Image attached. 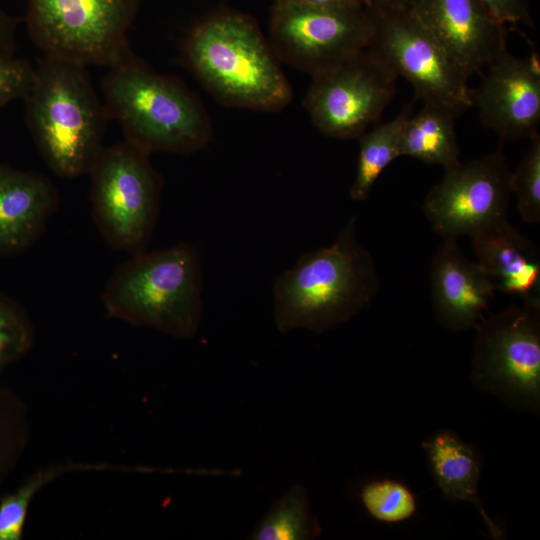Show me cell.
Segmentation results:
<instances>
[{
    "label": "cell",
    "mask_w": 540,
    "mask_h": 540,
    "mask_svg": "<svg viewBox=\"0 0 540 540\" xmlns=\"http://www.w3.org/2000/svg\"><path fill=\"white\" fill-rule=\"evenodd\" d=\"M183 54L202 86L228 107L276 112L291 102L281 61L247 14L220 10L207 15L188 32Z\"/></svg>",
    "instance_id": "obj_1"
},
{
    "label": "cell",
    "mask_w": 540,
    "mask_h": 540,
    "mask_svg": "<svg viewBox=\"0 0 540 540\" xmlns=\"http://www.w3.org/2000/svg\"><path fill=\"white\" fill-rule=\"evenodd\" d=\"M379 292L370 252L356 238L352 216L328 246L302 254L273 284V318L278 331L317 334L350 320Z\"/></svg>",
    "instance_id": "obj_2"
},
{
    "label": "cell",
    "mask_w": 540,
    "mask_h": 540,
    "mask_svg": "<svg viewBox=\"0 0 540 540\" xmlns=\"http://www.w3.org/2000/svg\"><path fill=\"white\" fill-rule=\"evenodd\" d=\"M108 68L103 103L125 140L150 154H189L207 144L211 124L206 110L179 79L154 71L130 47Z\"/></svg>",
    "instance_id": "obj_3"
},
{
    "label": "cell",
    "mask_w": 540,
    "mask_h": 540,
    "mask_svg": "<svg viewBox=\"0 0 540 540\" xmlns=\"http://www.w3.org/2000/svg\"><path fill=\"white\" fill-rule=\"evenodd\" d=\"M23 100L27 126L49 169L62 178L88 174L104 147L108 116L87 66L44 56Z\"/></svg>",
    "instance_id": "obj_4"
},
{
    "label": "cell",
    "mask_w": 540,
    "mask_h": 540,
    "mask_svg": "<svg viewBox=\"0 0 540 540\" xmlns=\"http://www.w3.org/2000/svg\"><path fill=\"white\" fill-rule=\"evenodd\" d=\"M202 289L200 256L179 243L131 255L114 270L101 300L115 318L186 339L202 321Z\"/></svg>",
    "instance_id": "obj_5"
},
{
    "label": "cell",
    "mask_w": 540,
    "mask_h": 540,
    "mask_svg": "<svg viewBox=\"0 0 540 540\" xmlns=\"http://www.w3.org/2000/svg\"><path fill=\"white\" fill-rule=\"evenodd\" d=\"M150 153L124 140L104 146L89 171L93 220L108 246L146 251L159 216L163 179Z\"/></svg>",
    "instance_id": "obj_6"
},
{
    "label": "cell",
    "mask_w": 540,
    "mask_h": 540,
    "mask_svg": "<svg viewBox=\"0 0 540 540\" xmlns=\"http://www.w3.org/2000/svg\"><path fill=\"white\" fill-rule=\"evenodd\" d=\"M470 380L518 411H540V303L513 304L474 328Z\"/></svg>",
    "instance_id": "obj_7"
},
{
    "label": "cell",
    "mask_w": 540,
    "mask_h": 540,
    "mask_svg": "<svg viewBox=\"0 0 540 540\" xmlns=\"http://www.w3.org/2000/svg\"><path fill=\"white\" fill-rule=\"evenodd\" d=\"M367 7L373 18L367 48L408 81L423 104L459 114L472 108L468 77L408 6Z\"/></svg>",
    "instance_id": "obj_8"
},
{
    "label": "cell",
    "mask_w": 540,
    "mask_h": 540,
    "mask_svg": "<svg viewBox=\"0 0 540 540\" xmlns=\"http://www.w3.org/2000/svg\"><path fill=\"white\" fill-rule=\"evenodd\" d=\"M141 1L27 0V30L44 56L109 66L129 48Z\"/></svg>",
    "instance_id": "obj_9"
},
{
    "label": "cell",
    "mask_w": 540,
    "mask_h": 540,
    "mask_svg": "<svg viewBox=\"0 0 540 540\" xmlns=\"http://www.w3.org/2000/svg\"><path fill=\"white\" fill-rule=\"evenodd\" d=\"M373 27L366 5L318 6L274 0L269 43L280 61L311 77L367 48Z\"/></svg>",
    "instance_id": "obj_10"
},
{
    "label": "cell",
    "mask_w": 540,
    "mask_h": 540,
    "mask_svg": "<svg viewBox=\"0 0 540 540\" xmlns=\"http://www.w3.org/2000/svg\"><path fill=\"white\" fill-rule=\"evenodd\" d=\"M303 99L325 136L353 139L376 122L396 91L397 76L368 48L316 75Z\"/></svg>",
    "instance_id": "obj_11"
},
{
    "label": "cell",
    "mask_w": 540,
    "mask_h": 540,
    "mask_svg": "<svg viewBox=\"0 0 540 540\" xmlns=\"http://www.w3.org/2000/svg\"><path fill=\"white\" fill-rule=\"evenodd\" d=\"M444 170L423 202L425 215L440 236L471 237L507 219L512 172L501 149Z\"/></svg>",
    "instance_id": "obj_12"
},
{
    "label": "cell",
    "mask_w": 540,
    "mask_h": 540,
    "mask_svg": "<svg viewBox=\"0 0 540 540\" xmlns=\"http://www.w3.org/2000/svg\"><path fill=\"white\" fill-rule=\"evenodd\" d=\"M471 89V107L502 142L532 138L540 123V57L535 47L525 58L508 50L487 66Z\"/></svg>",
    "instance_id": "obj_13"
},
{
    "label": "cell",
    "mask_w": 540,
    "mask_h": 540,
    "mask_svg": "<svg viewBox=\"0 0 540 540\" xmlns=\"http://www.w3.org/2000/svg\"><path fill=\"white\" fill-rule=\"evenodd\" d=\"M409 9L469 78L506 48V26L478 0H411Z\"/></svg>",
    "instance_id": "obj_14"
},
{
    "label": "cell",
    "mask_w": 540,
    "mask_h": 540,
    "mask_svg": "<svg viewBox=\"0 0 540 540\" xmlns=\"http://www.w3.org/2000/svg\"><path fill=\"white\" fill-rule=\"evenodd\" d=\"M430 287L437 320L453 332L475 328L496 291L481 266L462 253L456 239H444L435 253Z\"/></svg>",
    "instance_id": "obj_15"
},
{
    "label": "cell",
    "mask_w": 540,
    "mask_h": 540,
    "mask_svg": "<svg viewBox=\"0 0 540 540\" xmlns=\"http://www.w3.org/2000/svg\"><path fill=\"white\" fill-rule=\"evenodd\" d=\"M59 205L58 189L47 176L0 162V257L34 245Z\"/></svg>",
    "instance_id": "obj_16"
},
{
    "label": "cell",
    "mask_w": 540,
    "mask_h": 540,
    "mask_svg": "<svg viewBox=\"0 0 540 540\" xmlns=\"http://www.w3.org/2000/svg\"><path fill=\"white\" fill-rule=\"evenodd\" d=\"M477 263L496 290L521 302L540 303V253L508 220L470 237Z\"/></svg>",
    "instance_id": "obj_17"
},
{
    "label": "cell",
    "mask_w": 540,
    "mask_h": 540,
    "mask_svg": "<svg viewBox=\"0 0 540 540\" xmlns=\"http://www.w3.org/2000/svg\"><path fill=\"white\" fill-rule=\"evenodd\" d=\"M422 447L443 498L473 505L492 538L502 539V529L489 517L479 496L482 464L477 450L450 431H438L424 441Z\"/></svg>",
    "instance_id": "obj_18"
},
{
    "label": "cell",
    "mask_w": 540,
    "mask_h": 540,
    "mask_svg": "<svg viewBox=\"0 0 540 540\" xmlns=\"http://www.w3.org/2000/svg\"><path fill=\"white\" fill-rule=\"evenodd\" d=\"M459 115L447 107L423 104L404 123L400 140L401 156L440 165L444 169L460 162L455 133V119Z\"/></svg>",
    "instance_id": "obj_19"
},
{
    "label": "cell",
    "mask_w": 540,
    "mask_h": 540,
    "mask_svg": "<svg viewBox=\"0 0 540 540\" xmlns=\"http://www.w3.org/2000/svg\"><path fill=\"white\" fill-rule=\"evenodd\" d=\"M410 114L411 106H408L393 119L365 131L358 137L356 173L349 191L352 200H366L384 169L396 158L401 157V133Z\"/></svg>",
    "instance_id": "obj_20"
},
{
    "label": "cell",
    "mask_w": 540,
    "mask_h": 540,
    "mask_svg": "<svg viewBox=\"0 0 540 540\" xmlns=\"http://www.w3.org/2000/svg\"><path fill=\"white\" fill-rule=\"evenodd\" d=\"M321 535L307 490L292 485L271 505L249 535L253 540H312Z\"/></svg>",
    "instance_id": "obj_21"
},
{
    "label": "cell",
    "mask_w": 540,
    "mask_h": 540,
    "mask_svg": "<svg viewBox=\"0 0 540 540\" xmlns=\"http://www.w3.org/2000/svg\"><path fill=\"white\" fill-rule=\"evenodd\" d=\"M365 511L383 523H401L417 512V500L411 489L395 479H376L364 483L359 491Z\"/></svg>",
    "instance_id": "obj_22"
},
{
    "label": "cell",
    "mask_w": 540,
    "mask_h": 540,
    "mask_svg": "<svg viewBox=\"0 0 540 540\" xmlns=\"http://www.w3.org/2000/svg\"><path fill=\"white\" fill-rule=\"evenodd\" d=\"M68 467H50L31 475L15 492L0 498V540L22 539L28 507L36 493Z\"/></svg>",
    "instance_id": "obj_23"
},
{
    "label": "cell",
    "mask_w": 540,
    "mask_h": 540,
    "mask_svg": "<svg viewBox=\"0 0 540 540\" xmlns=\"http://www.w3.org/2000/svg\"><path fill=\"white\" fill-rule=\"evenodd\" d=\"M34 331L24 309L0 293V374L31 348Z\"/></svg>",
    "instance_id": "obj_24"
},
{
    "label": "cell",
    "mask_w": 540,
    "mask_h": 540,
    "mask_svg": "<svg viewBox=\"0 0 540 540\" xmlns=\"http://www.w3.org/2000/svg\"><path fill=\"white\" fill-rule=\"evenodd\" d=\"M530 147L511 175V190L524 222H540V136L530 138Z\"/></svg>",
    "instance_id": "obj_25"
},
{
    "label": "cell",
    "mask_w": 540,
    "mask_h": 540,
    "mask_svg": "<svg viewBox=\"0 0 540 540\" xmlns=\"http://www.w3.org/2000/svg\"><path fill=\"white\" fill-rule=\"evenodd\" d=\"M24 408L14 394L0 388V481L16 464L24 447Z\"/></svg>",
    "instance_id": "obj_26"
},
{
    "label": "cell",
    "mask_w": 540,
    "mask_h": 540,
    "mask_svg": "<svg viewBox=\"0 0 540 540\" xmlns=\"http://www.w3.org/2000/svg\"><path fill=\"white\" fill-rule=\"evenodd\" d=\"M35 73L26 59L14 55L0 56V108L16 99H23Z\"/></svg>",
    "instance_id": "obj_27"
},
{
    "label": "cell",
    "mask_w": 540,
    "mask_h": 540,
    "mask_svg": "<svg viewBox=\"0 0 540 540\" xmlns=\"http://www.w3.org/2000/svg\"><path fill=\"white\" fill-rule=\"evenodd\" d=\"M502 25L533 26L530 0H478Z\"/></svg>",
    "instance_id": "obj_28"
},
{
    "label": "cell",
    "mask_w": 540,
    "mask_h": 540,
    "mask_svg": "<svg viewBox=\"0 0 540 540\" xmlns=\"http://www.w3.org/2000/svg\"><path fill=\"white\" fill-rule=\"evenodd\" d=\"M15 20L0 6V56L14 55Z\"/></svg>",
    "instance_id": "obj_29"
},
{
    "label": "cell",
    "mask_w": 540,
    "mask_h": 540,
    "mask_svg": "<svg viewBox=\"0 0 540 540\" xmlns=\"http://www.w3.org/2000/svg\"><path fill=\"white\" fill-rule=\"evenodd\" d=\"M305 4L318 5V6H360L365 5L363 0H291Z\"/></svg>",
    "instance_id": "obj_30"
},
{
    "label": "cell",
    "mask_w": 540,
    "mask_h": 540,
    "mask_svg": "<svg viewBox=\"0 0 540 540\" xmlns=\"http://www.w3.org/2000/svg\"><path fill=\"white\" fill-rule=\"evenodd\" d=\"M411 0H363L366 6H408Z\"/></svg>",
    "instance_id": "obj_31"
}]
</instances>
